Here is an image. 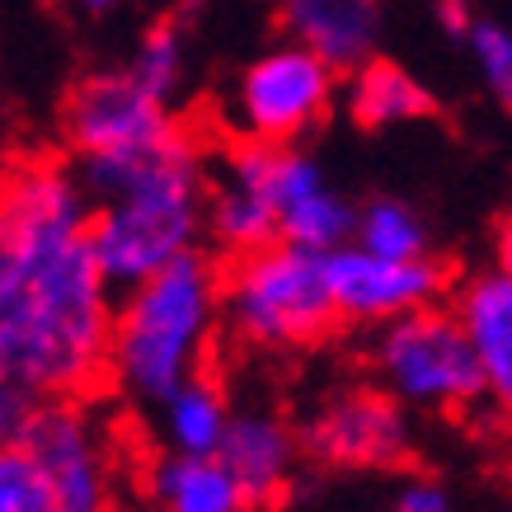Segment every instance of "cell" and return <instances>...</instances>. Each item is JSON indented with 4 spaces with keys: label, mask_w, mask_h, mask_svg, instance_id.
Listing matches in <instances>:
<instances>
[{
    "label": "cell",
    "mask_w": 512,
    "mask_h": 512,
    "mask_svg": "<svg viewBox=\"0 0 512 512\" xmlns=\"http://www.w3.org/2000/svg\"><path fill=\"white\" fill-rule=\"evenodd\" d=\"M90 193L57 165L0 184V376L38 400L104 372L113 287L90 249Z\"/></svg>",
    "instance_id": "obj_1"
},
{
    "label": "cell",
    "mask_w": 512,
    "mask_h": 512,
    "mask_svg": "<svg viewBox=\"0 0 512 512\" xmlns=\"http://www.w3.org/2000/svg\"><path fill=\"white\" fill-rule=\"evenodd\" d=\"M76 179L94 202L90 249L113 292H132L198 249L207 226V170L179 127L132 151L80 156Z\"/></svg>",
    "instance_id": "obj_2"
},
{
    "label": "cell",
    "mask_w": 512,
    "mask_h": 512,
    "mask_svg": "<svg viewBox=\"0 0 512 512\" xmlns=\"http://www.w3.org/2000/svg\"><path fill=\"white\" fill-rule=\"evenodd\" d=\"M217 268L202 259L198 249L160 268L156 278L137 282L123 292V306L113 311L109 339V372L113 381L137 395V400L160 404L170 390L198 376V362L212 343L221 311Z\"/></svg>",
    "instance_id": "obj_3"
},
{
    "label": "cell",
    "mask_w": 512,
    "mask_h": 512,
    "mask_svg": "<svg viewBox=\"0 0 512 512\" xmlns=\"http://www.w3.org/2000/svg\"><path fill=\"white\" fill-rule=\"evenodd\" d=\"M221 311L231 334L254 348H301L315 343L334 320V287H329V254L301 249L292 240L240 254L235 273L221 287Z\"/></svg>",
    "instance_id": "obj_4"
},
{
    "label": "cell",
    "mask_w": 512,
    "mask_h": 512,
    "mask_svg": "<svg viewBox=\"0 0 512 512\" xmlns=\"http://www.w3.org/2000/svg\"><path fill=\"white\" fill-rule=\"evenodd\" d=\"M376 372L386 381V390L409 409H466V404L484 400V367L475 353L461 311H419L386 320L376 334Z\"/></svg>",
    "instance_id": "obj_5"
},
{
    "label": "cell",
    "mask_w": 512,
    "mask_h": 512,
    "mask_svg": "<svg viewBox=\"0 0 512 512\" xmlns=\"http://www.w3.org/2000/svg\"><path fill=\"white\" fill-rule=\"evenodd\" d=\"M329 104H334V66L287 38L235 76L226 123L240 141L292 146L325 118Z\"/></svg>",
    "instance_id": "obj_6"
},
{
    "label": "cell",
    "mask_w": 512,
    "mask_h": 512,
    "mask_svg": "<svg viewBox=\"0 0 512 512\" xmlns=\"http://www.w3.org/2000/svg\"><path fill=\"white\" fill-rule=\"evenodd\" d=\"M19 447L29 451L38 475H43L47 494H52V512H109L113 475L104 437L90 423V414L76 409L66 395L33 404L29 423L19 433Z\"/></svg>",
    "instance_id": "obj_7"
},
{
    "label": "cell",
    "mask_w": 512,
    "mask_h": 512,
    "mask_svg": "<svg viewBox=\"0 0 512 512\" xmlns=\"http://www.w3.org/2000/svg\"><path fill=\"white\" fill-rule=\"evenodd\" d=\"M306 456L339 470H386L409 456V419L390 390H343L301 433Z\"/></svg>",
    "instance_id": "obj_8"
},
{
    "label": "cell",
    "mask_w": 512,
    "mask_h": 512,
    "mask_svg": "<svg viewBox=\"0 0 512 512\" xmlns=\"http://www.w3.org/2000/svg\"><path fill=\"white\" fill-rule=\"evenodd\" d=\"M165 99L151 94L132 71H104L80 80L66 104V137L76 156H104V151H132L170 132Z\"/></svg>",
    "instance_id": "obj_9"
},
{
    "label": "cell",
    "mask_w": 512,
    "mask_h": 512,
    "mask_svg": "<svg viewBox=\"0 0 512 512\" xmlns=\"http://www.w3.org/2000/svg\"><path fill=\"white\" fill-rule=\"evenodd\" d=\"M207 231L231 254L282 240L278 198H273V146L268 141H240L207 174Z\"/></svg>",
    "instance_id": "obj_10"
},
{
    "label": "cell",
    "mask_w": 512,
    "mask_h": 512,
    "mask_svg": "<svg viewBox=\"0 0 512 512\" xmlns=\"http://www.w3.org/2000/svg\"><path fill=\"white\" fill-rule=\"evenodd\" d=\"M329 287H334V306L343 320L386 325L419 306H433L442 273L428 259H386L348 240L329 254Z\"/></svg>",
    "instance_id": "obj_11"
},
{
    "label": "cell",
    "mask_w": 512,
    "mask_h": 512,
    "mask_svg": "<svg viewBox=\"0 0 512 512\" xmlns=\"http://www.w3.org/2000/svg\"><path fill=\"white\" fill-rule=\"evenodd\" d=\"M273 198H278V231L315 254H334L353 240L357 212L329 188L325 170L306 151L273 146Z\"/></svg>",
    "instance_id": "obj_12"
},
{
    "label": "cell",
    "mask_w": 512,
    "mask_h": 512,
    "mask_svg": "<svg viewBox=\"0 0 512 512\" xmlns=\"http://www.w3.org/2000/svg\"><path fill=\"white\" fill-rule=\"evenodd\" d=\"M282 29L334 71H357L372 62L381 38V0H282Z\"/></svg>",
    "instance_id": "obj_13"
},
{
    "label": "cell",
    "mask_w": 512,
    "mask_h": 512,
    "mask_svg": "<svg viewBox=\"0 0 512 512\" xmlns=\"http://www.w3.org/2000/svg\"><path fill=\"white\" fill-rule=\"evenodd\" d=\"M301 451H306L301 437L278 414H235L217 456L231 466V475L240 480L249 503H268V498H278L292 484Z\"/></svg>",
    "instance_id": "obj_14"
},
{
    "label": "cell",
    "mask_w": 512,
    "mask_h": 512,
    "mask_svg": "<svg viewBox=\"0 0 512 512\" xmlns=\"http://www.w3.org/2000/svg\"><path fill=\"white\" fill-rule=\"evenodd\" d=\"M461 320L480 353L489 400L512 419V278L503 268L470 282L461 296Z\"/></svg>",
    "instance_id": "obj_15"
},
{
    "label": "cell",
    "mask_w": 512,
    "mask_h": 512,
    "mask_svg": "<svg viewBox=\"0 0 512 512\" xmlns=\"http://www.w3.org/2000/svg\"><path fill=\"white\" fill-rule=\"evenodd\" d=\"M151 503L160 512H245L249 494L221 456H184L165 451L146 475Z\"/></svg>",
    "instance_id": "obj_16"
},
{
    "label": "cell",
    "mask_w": 512,
    "mask_h": 512,
    "mask_svg": "<svg viewBox=\"0 0 512 512\" xmlns=\"http://www.w3.org/2000/svg\"><path fill=\"white\" fill-rule=\"evenodd\" d=\"M231 404L212 381H184L179 390H170L160 400V437L170 451H184V456H217L226 433H231Z\"/></svg>",
    "instance_id": "obj_17"
},
{
    "label": "cell",
    "mask_w": 512,
    "mask_h": 512,
    "mask_svg": "<svg viewBox=\"0 0 512 512\" xmlns=\"http://www.w3.org/2000/svg\"><path fill=\"white\" fill-rule=\"evenodd\" d=\"M348 113L357 127H395L433 113V99L419 80L395 62H362L348 80Z\"/></svg>",
    "instance_id": "obj_18"
},
{
    "label": "cell",
    "mask_w": 512,
    "mask_h": 512,
    "mask_svg": "<svg viewBox=\"0 0 512 512\" xmlns=\"http://www.w3.org/2000/svg\"><path fill=\"white\" fill-rule=\"evenodd\" d=\"M353 245L386 254V259H428V226L400 198H376L357 212Z\"/></svg>",
    "instance_id": "obj_19"
},
{
    "label": "cell",
    "mask_w": 512,
    "mask_h": 512,
    "mask_svg": "<svg viewBox=\"0 0 512 512\" xmlns=\"http://www.w3.org/2000/svg\"><path fill=\"white\" fill-rule=\"evenodd\" d=\"M127 71L151 94H160V99L170 104V94L179 90V80H184V33H179V24H156V29L146 33Z\"/></svg>",
    "instance_id": "obj_20"
},
{
    "label": "cell",
    "mask_w": 512,
    "mask_h": 512,
    "mask_svg": "<svg viewBox=\"0 0 512 512\" xmlns=\"http://www.w3.org/2000/svg\"><path fill=\"white\" fill-rule=\"evenodd\" d=\"M470 57L480 66L484 85L498 104L512 113V24H498V19H475L466 33Z\"/></svg>",
    "instance_id": "obj_21"
},
{
    "label": "cell",
    "mask_w": 512,
    "mask_h": 512,
    "mask_svg": "<svg viewBox=\"0 0 512 512\" xmlns=\"http://www.w3.org/2000/svg\"><path fill=\"white\" fill-rule=\"evenodd\" d=\"M0 512H52V494L19 442L0 447Z\"/></svg>",
    "instance_id": "obj_22"
},
{
    "label": "cell",
    "mask_w": 512,
    "mask_h": 512,
    "mask_svg": "<svg viewBox=\"0 0 512 512\" xmlns=\"http://www.w3.org/2000/svg\"><path fill=\"white\" fill-rule=\"evenodd\" d=\"M33 404H38V395L24 386H15V381H5L0 376V447H10V442H19V433H24V423H29Z\"/></svg>",
    "instance_id": "obj_23"
},
{
    "label": "cell",
    "mask_w": 512,
    "mask_h": 512,
    "mask_svg": "<svg viewBox=\"0 0 512 512\" xmlns=\"http://www.w3.org/2000/svg\"><path fill=\"white\" fill-rule=\"evenodd\" d=\"M390 512H451V494L437 480H404L390 498Z\"/></svg>",
    "instance_id": "obj_24"
},
{
    "label": "cell",
    "mask_w": 512,
    "mask_h": 512,
    "mask_svg": "<svg viewBox=\"0 0 512 512\" xmlns=\"http://www.w3.org/2000/svg\"><path fill=\"white\" fill-rule=\"evenodd\" d=\"M442 24H447V33H456V38H466L470 33V24H475V15L466 10V0H442Z\"/></svg>",
    "instance_id": "obj_25"
},
{
    "label": "cell",
    "mask_w": 512,
    "mask_h": 512,
    "mask_svg": "<svg viewBox=\"0 0 512 512\" xmlns=\"http://www.w3.org/2000/svg\"><path fill=\"white\" fill-rule=\"evenodd\" d=\"M498 268L512 278V217L498 226Z\"/></svg>",
    "instance_id": "obj_26"
},
{
    "label": "cell",
    "mask_w": 512,
    "mask_h": 512,
    "mask_svg": "<svg viewBox=\"0 0 512 512\" xmlns=\"http://www.w3.org/2000/svg\"><path fill=\"white\" fill-rule=\"evenodd\" d=\"M123 0H76V10H85V15H113Z\"/></svg>",
    "instance_id": "obj_27"
}]
</instances>
